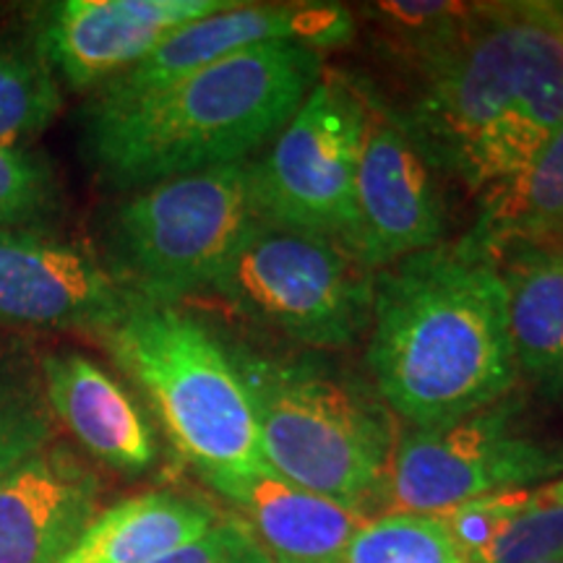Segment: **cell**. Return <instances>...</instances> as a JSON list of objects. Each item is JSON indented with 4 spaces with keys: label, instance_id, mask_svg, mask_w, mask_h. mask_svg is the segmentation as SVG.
I'll list each match as a JSON object with an SVG mask.
<instances>
[{
    "label": "cell",
    "instance_id": "24",
    "mask_svg": "<svg viewBox=\"0 0 563 563\" xmlns=\"http://www.w3.org/2000/svg\"><path fill=\"white\" fill-rule=\"evenodd\" d=\"M563 555V477L538 485L477 563H540Z\"/></svg>",
    "mask_w": 563,
    "mask_h": 563
},
{
    "label": "cell",
    "instance_id": "10",
    "mask_svg": "<svg viewBox=\"0 0 563 563\" xmlns=\"http://www.w3.org/2000/svg\"><path fill=\"white\" fill-rule=\"evenodd\" d=\"M368 112L355 173V256L371 272L443 243L439 170L394 112L365 89Z\"/></svg>",
    "mask_w": 563,
    "mask_h": 563
},
{
    "label": "cell",
    "instance_id": "3",
    "mask_svg": "<svg viewBox=\"0 0 563 563\" xmlns=\"http://www.w3.org/2000/svg\"><path fill=\"white\" fill-rule=\"evenodd\" d=\"M319 79V51L264 42L131 102L89 104L84 154L118 191L245 162L290 123Z\"/></svg>",
    "mask_w": 563,
    "mask_h": 563
},
{
    "label": "cell",
    "instance_id": "23",
    "mask_svg": "<svg viewBox=\"0 0 563 563\" xmlns=\"http://www.w3.org/2000/svg\"><path fill=\"white\" fill-rule=\"evenodd\" d=\"M477 3H441V0H382L368 5L378 32L412 68L446 51L475 16Z\"/></svg>",
    "mask_w": 563,
    "mask_h": 563
},
{
    "label": "cell",
    "instance_id": "5",
    "mask_svg": "<svg viewBox=\"0 0 563 563\" xmlns=\"http://www.w3.org/2000/svg\"><path fill=\"white\" fill-rule=\"evenodd\" d=\"M207 483L264 467L256 412L228 342L170 302L131 300L100 334Z\"/></svg>",
    "mask_w": 563,
    "mask_h": 563
},
{
    "label": "cell",
    "instance_id": "13",
    "mask_svg": "<svg viewBox=\"0 0 563 563\" xmlns=\"http://www.w3.org/2000/svg\"><path fill=\"white\" fill-rule=\"evenodd\" d=\"M235 0H66L47 9L37 51L70 89H100L180 26Z\"/></svg>",
    "mask_w": 563,
    "mask_h": 563
},
{
    "label": "cell",
    "instance_id": "21",
    "mask_svg": "<svg viewBox=\"0 0 563 563\" xmlns=\"http://www.w3.org/2000/svg\"><path fill=\"white\" fill-rule=\"evenodd\" d=\"M63 91L37 51L0 42V150H19L53 125Z\"/></svg>",
    "mask_w": 563,
    "mask_h": 563
},
{
    "label": "cell",
    "instance_id": "25",
    "mask_svg": "<svg viewBox=\"0 0 563 563\" xmlns=\"http://www.w3.org/2000/svg\"><path fill=\"white\" fill-rule=\"evenodd\" d=\"M58 203V180L42 154L0 150V228L37 224Z\"/></svg>",
    "mask_w": 563,
    "mask_h": 563
},
{
    "label": "cell",
    "instance_id": "15",
    "mask_svg": "<svg viewBox=\"0 0 563 563\" xmlns=\"http://www.w3.org/2000/svg\"><path fill=\"white\" fill-rule=\"evenodd\" d=\"M42 384L55 422L104 467L141 475L157 462L159 446L150 420L129 389L81 352L40 357Z\"/></svg>",
    "mask_w": 563,
    "mask_h": 563
},
{
    "label": "cell",
    "instance_id": "11",
    "mask_svg": "<svg viewBox=\"0 0 563 563\" xmlns=\"http://www.w3.org/2000/svg\"><path fill=\"white\" fill-rule=\"evenodd\" d=\"M355 34L352 13L340 3H232L230 9L196 19L162 40L136 66L97 89L91 104L110 108L152 95L199 74L230 55L264 42H298L311 51H327Z\"/></svg>",
    "mask_w": 563,
    "mask_h": 563
},
{
    "label": "cell",
    "instance_id": "20",
    "mask_svg": "<svg viewBox=\"0 0 563 563\" xmlns=\"http://www.w3.org/2000/svg\"><path fill=\"white\" fill-rule=\"evenodd\" d=\"M55 441L40 361L19 342L0 340V477Z\"/></svg>",
    "mask_w": 563,
    "mask_h": 563
},
{
    "label": "cell",
    "instance_id": "12",
    "mask_svg": "<svg viewBox=\"0 0 563 563\" xmlns=\"http://www.w3.org/2000/svg\"><path fill=\"white\" fill-rule=\"evenodd\" d=\"M131 295L81 245L40 224L0 228V327L104 334Z\"/></svg>",
    "mask_w": 563,
    "mask_h": 563
},
{
    "label": "cell",
    "instance_id": "19",
    "mask_svg": "<svg viewBox=\"0 0 563 563\" xmlns=\"http://www.w3.org/2000/svg\"><path fill=\"white\" fill-rule=\"evenodd\" d=\"M464 238L493 258L514 245H563V125L522 173L481 194Z\"/></svg>",
    "mask_w": 563,
    "mask_h": 563
},
{
    "label": "cell",
    "instance_id": "6",
    "mask_svg": "<svg viewBox=\"0 0 563 563\" xmlns=\"http://www.w3.org/2000/svg\"><path fill=\"white\" fill-rule=\"evenodd\" d=\"M256 222L251 159L131 191L108 220L112 279L144 302L203 292Z\"/></svg>",
    "mask_w": 563,
    "mask_h": 563
},
{
    "label": "cell",
    "instance_id": "7",
    "mask_svg": "<svg viewBox=\"0 0 563 563\" xmlns=\"http://www.w3.org/2000/svg\"><path fill=\"white\" fill-rule=\"evenodd\" d=\"M373 277L329 238L256 220L203 292L285 340L340 350L368 332Z\"/></svg>",
    "mask_w": 563,
    "mask_h": 563
},
{
    "label": "cell",
    "instance_id": "4",
    "mask_svg": "<svg viewBox=\"0 0 563 563\" xmlns=\"http://www.w3.org/2000/svg\"><path fill=\"white\" fill-rule=\"evenodd\" d=\"M228 350L256 412L264 462L371 519L399 439L378 391L319 357L272 355L243 342Z\"/></svg>",
    "mask_w": 563,
    "mask_h": 563
},
{
    "label": "cell",
    "instance_id": "2",
    "mask_svg": "<svg viewBox=\"0 0 563 563\" xmlns=\"http://www.w3.org/2000/svg\"><path fill=\"white\" fill-rule=\"evenodd\" d=\"M368 368L412 428H439L509 397L519 382L496 258L462 238L373 277Z\"/></svg>",
    "mask_w": 563,
    "mask_h": 563
},
{
    "label": "cell",
    "instance_id": "29",
    "mask_svg": "<svg viewBox=\"0 0 563 563\" xmlns=\"http://www.w3.org/2000/svg\"><path fill=\"white\" fill-rule=\"evenodd\" d=\"M540 563H563V555H559V559H551V561H540Z\"/></svg>",
    "mask_w": 563,
    "mask_h": 563
},
{
    "label": "cell",
    "instance_id": "9",
    "mask_svg": "<svg viewBox=\"0 0 563 563\" xmlns=\"http://www.w3.org/2000/svg\"><path fill=\"white\" fill-rule=\"evenodd\" d=\"M514 394L439 428L399 435L378 509L441 517L488 493L532 488L563 473V454L517 428Z\"/></svg>",
    "mask_w": 563,
    "mask_h": 563
},
{
    "label": "cell",
    "instance_id": "14",
    "mask_svg": "<svg viewBox=\"0 0 563 563\" xmlns=\"http://www.w3.org/2000/svg\"><path fill=\"white\" fill-rule=\"evenodd\" d=\"M100 493L68 443H47L0 477V563H58L100 514Z\"/></svg>",
    "mask_w": 563,
    "mask_h": 563
},
{
    "label": "cell",
    "instance_id": "16",
    "mask_svg": "<svg viewBox=\"0 0 563 563\" xmlns=\"http://www.w3.org/2000/svg\"><path fill=\"white\" fill-rule=\"evenodd\" d=\"M235 506L241 522L274 563H342L363 514L316 496L274 473L269 464L209 483Z\"/></svg>",
    "mask_w": 563,
    "mask_h": 563
},
{
    "label": "cell",
    "instance_id": "8",
    "mask_svg": "<svg viewBox=\"0 0 563 563\" xmlns=\"http://www.w3.org/2000/svg\"><path fill=\"white\" fill-rule=\"evenodd\" d=\"M365 112L361 84L321 74L264 157L251 159L256 220L329 238L355 253V173Z\"/></svg>",
    "mask_w": 563,
    "mask_h": 563
},
{
    "label": "cell",
    "instance_id": "28",
    "mask_svg": "<svg viewBox=\"0 0 563 563\" xmlns=\"http://www.w3.org/2000/svg\"><path fill=\"white\" fill-rule=\"evenodd\" d=\"M241 563H274V561L262 551V548L253 543V538L249 534V540H245V548H243V555H241Z\"/></svg>",
    "mask_w": 563,
    "mask_h": 563
},
{
    "label": "cell",
    "instance_id": "1",
    "mask_svg": "<svg viewBox=\"0 0 563 563\" xmlns=\"http://www.w3.org/2000/svg\"><path fill=\"white\" fill-rule=\"evenodd\" d=\"M394 112L439 173L473 194L522 173L563 125V5L477 3Z\"/></svg>",
    "mask_w": 563,
    "mask_h": 563
},
{
    "label": "cell",
    "instance_id": "26",
    "mask_svg": "<svg viewBox=\"0 0 563 563\" xmlns=\"http://www.w3.org/2000/svg\"><path fill=\"white\" fill-rule=\"evenodd\" d=\"M530 490L532 488L488 493V496L473 498V501H464L441 514L439 519L446 527L449 538L454 540L456 551L462 553L464 563H477L490 551L493 543L501 538L506 525L527 504Z\"/></svg>",
    "mask_w": 563,
    "mask_h": 563
},
{
    "label": "cell",
    "instance_id": "18",
    "mask_svg": "<svg viewBox=\"0 0 563 563\" xmlns=\"http://www.w3.org/2000/svg\"><path fill=\"white\" fill-rule=\"evenodd\" d=\"M220 522L207 501L173 490L123 498L91 519L58 563H150Z\"/></svg>",
    "mask_w": 563,
    "mask_h": 563
},
{
    "label": "cell",
    "instance_id": "27",
    "mask_svg": "<svg viewBox=\"0 0 563 563\" xmlns=\"http://www.w3.org/2000/svg\"><path fill=\"white\" fill-rule=\"evenodd\" d=\"M249 532L235 517L220 519L209 532L150 563H241Z\"/></svg>",
    "mask_w": 563,
    "mask_h": 563
},
{
    "label": "cell",
    "instance_id": "17",
    "mask_svg": "<svg viewBox=\"0 0 563 563\" xmlns=\"http://www.w3.org/2000/svg\"><path fill=\"white\" fill-rule=\"evenodd\" d=\"M496 264L517 368L545 397L563 399V245H514Z\"/></svg>",
    "mask_w": 563,
    "mask_h": 563
},
{
    "label": "cell",
    "instance_id": "22",
    "mask_svg": "<svg viewBox=\"0 0 563 563\" xmlns=\"http://www.w3.org/2000/svg\"><path fill=\"white\" fill-rule=\"evenodd\" d=\"M342 563H464L439 517L378 514L352 534Z\"/></svg>",
    "mask_w": 563,
    "mask_h": 563
}]
</instances>
